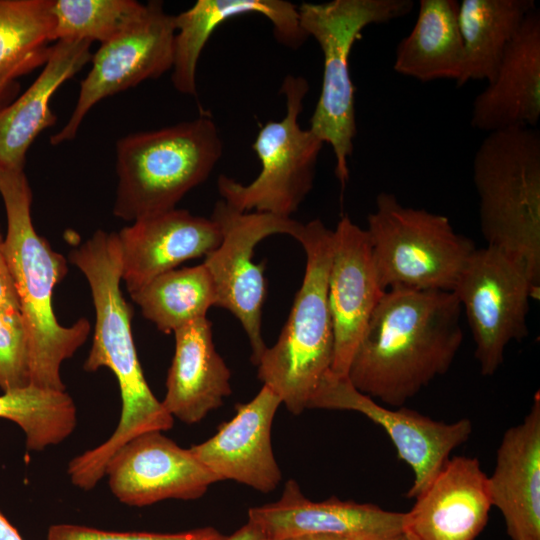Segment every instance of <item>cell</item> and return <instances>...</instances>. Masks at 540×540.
<instances>
[{
	"mask_svg": "<svg viewBox=\"0 0 540 540\" xmlns=\"http://www.w3.org/2000/svg\"><path fill=\"white\" fill-rule=\"evenodd\" d=\"M461 312L451 291L386 290L352 357L348 380L382 405L404 406L450 369L463 340Z\"/></svg>",
	"mask_w": 540,
	"mask_h": 540,
	"instance_id": "6da1fadb",
	"label": "cell"
},
{
	"mask_svg": "<svg viewBox=\"0 0 540 540\" xmlns=\"http://www.w3.org/2000/svg\"><path fill=\"white\" fill-rule=\"evenodd\" d=\"M68 260L88 281L95 309L93 342L83 369L112 371L119 384L122 408L113 434L89 449L93 467L104 469L112 455L132 438L150 431H167L173 417L148 386L138 360L131 320L133 309L121 291V256L117 233L101 229L72 249Z\"/></svg>",
	"mask_w": 540,
	"mask_h": 540,
	"instance_id": "7a4b0ae2",
	"label": "cell"
},
{
	"mask_svg": "<svg viewBox=\"0 0 540 540\" xmlns=\"http://www.w3.org/2000/svg\"><path fill=\"white\" fill-rule=\"evenodd\" d=\"M0 196L7 218L4 250L28 337L30 384L65 391L61 365L84 344L91 325L86 318L68 327L57 321L53 291L68 272V260L33 226L32 191L24 170L0 169Z\"/></svg>",
	"mask_w": 540,
	"mask_h": 540,
	"instance_id": "3957f363",
	"label": "cell"
},
{
	"mask_svg": "<svg viewBox=\"0 0 540 540\" xmlns=\"http://www.w3.org/2000/svg\"><path fill=\"white\" fill-rule=\"evenodd\" d=\"M480 231L487 246L523 263L540 286V133L532 127L489 132L472 164Z\"/></svg>",
	"mask_w": 540,
	"mask_h": 540,
	"instance_id": "277c9868",
	"label": "cell"
},
{
	"mask_svg": "<svg viewBox=\"0 0 540 540\" xmlns=\"http://www.w3.org/2000/svg\"><path fill=\"white\" fill-rule=\"evenodd\" d=\"M113 214L134 222L169 211L207 180L222 157L223 142L213 119L128 134L116 142Z\"/></svg>",
	"mask_w": 540,
	"mask_h": 540,
	"instance_id": "5b68a950",
	"label": "cell"
},
{
	"mask_svg": "<svg viewBox=\"0 0 540 540\" xmlns=\"http://www.w3.org/2000/svg\"><path fill=\"white\" fill-rule=\"evenodd\" d=\"M306 254L302 284L290 314L273 346L266 348L258 378L299 415L322 378L330 371L334 334L328 305V275L333 252V230L319 219L302 224L295 238Z\"/></svg>",
	"mask_w": 540,
	"mask_h": 540,
	"instance_id": "8992f818",
	"label": "cell"
},
{
	"mask_svg": "<svg viewBox=\"0 0 540 540\" xmlns=\"http://www.w3.org/2000/svg\"><path fill=\"white\" fill-rule=\"evenodd\" d=\"M413 7L411 0H332L298 6L300 26L317 41L324 58L321 92L309 129L331 146L342 187L349 178L348 159L357 133L349 70L352 47L367 26L403 17Z\"/></svg>",
	"mask_w": 540,
	"mask_h": 540,
	"instance_id": "52a82bcc",
	"label": "cell"
},
{
	"mask_svg": "<svg viewBox=\"0 0 540 540\" xmlns=\"http://www.w3.org/2000/svg\"><path fill=\"white\" fill-rule=\"evenodd\" d=\"M381 288L453 291L476 250L441 214L406 207L393 193L376 196L365 229Z\"/></svg>",
	"mask_w": 540,
	"mask_h": 540,
	"instance_id": "ba28073f",
	"label": "cell"
},
{
	"mask_svg": "<svg viewBox=\"0 0 540 540\" xmlns=\"http://www.w3.org/2000/svg\"><path fill=\"white\" fill-rule=\"evenodd\" d=\"M308 91L304 77L284 78L280 93L285 96L286 113L279 121L265 123L252 144L261 165L259 174L248 184L218 177V191L230 207L290 218L310 193L324 143L298 121Z\"/></svg>",
	"mask_w": 540,
	"mask_h": 540,
	"instance_id": "9c48e42d",
	"label": "cell"
},
{
	"mask_svg": "<svg viewBox=\"0 0 540 540\" xmlns=\"http://www.w3.org/2000/svg\"><path fill=\"white\" fill-rule=\"evenodd\" d=\"M452 292L465 311L480 373L492 376L509 343L529 334L530 301L539 299L540 286L519 260L486 246L473 252Z\"/></svg>",
	"mask_w": 540,
	"mask_h": 540,
	"instance_id": "30bf717a",
	"label": "cell"
},
{
	"mask_svg": "<svg viewBox=\"0 0 540 540\" xmlns=\"http://www.w3.org/2000/svg\"><path fill=\"white\" fill-rule=\"evenodd\" d=\"M211 218L219 225L222 238L203 264L214 283L216 306L240 322L250 342L251 362L257 366L267 348L262 336L266 282L265 262H254V249L274 234L295 239L303 223L291 217L237 211L222 199L215 203Z\"/></svg>",
	"mask_w": 540,
	"mask_h": 540,
	"instance_id": "8fae6325",
	"label": "cell"
},
{
	"mask_svg": "<svg viewBox=\"0 0 540 540\" xmlns=\"http://www.w3.org/2000/svg\"><path fill=\"white\" fill-rule=\"evenodd\" d=\"M175 34L174 15L165 12L161 1H149L136 22L92 54L74 110L50 143L74 139L87 113L104 98L171 70Z\"/></svg>",
	"mask_w": 540,
	"mask_h": 540,
	"instance_id": "7c38bea8",
	"label": "cell"
},
{
	"mask_svg": "<svg viewBox=\"0 0 540 540\" xmlns=\"http://www.w3.org/2000/svg\"><path fill=\"white\" fill-rule=\"evenodd\" d=\"M308 408L358 412L379 425L392 441L398 457L413 472L406 497L418 496L437 475L452 452L468 441L473 424L467 418L434 420L417 411L388 407L357 390L347 377L328 372L313 393Z\"/></svg>",
	"mask_w": 540,
	"mask_h": 540,
	"instance_id": "4fadbf2b",
	"label": "cell"
},
{
	"mask_svg": "<svg viewBox=\"0 0 540 540\" xmlns=\"http://www.w3.org/2000/svg\"><path fill=\"white\" fill-rule=\"evenodd\" d=\"M109 487L123 504L143 507L165 499L194 500L217 478L161 431L142 433L121 446L105 467Z\"/></svg>",
	"mask_w": 540,
	"mask_h": 540,
	"instance_id": "5bb4252c",
	"label": "cell"
},
{
	"mask_svg": "<svg viewBox=\"0 0 540 540\" xmlns=\"http://www.w3.org/2000/svg\"><path fill=\"white\" fill-rule=\"evenodd\" d=\"M379 285L368 234L347 216L333 230L328 275L334 353L330 373L347 377L355 350L384 294Z\"/></svg>",
	"mask_w": 540,
	"mask_h": 540,
	"instance_id": "9a60e30c",
	"label": "cell"
},
{
	"mask_svg": "<svg viewBox=\"0 0 540 540\" xmlns=\"http://www.w3.org/2000/svg\"><path fill=\"white\" fill-rule=\"evenodd\" d=\"M281 404L279 396L263 385L249 402L236 405L233 418L214 436L189 449L218 481L233 480L271 492L282 478L271 443L273 419Z\"/></svg>",
	"mask_w": 540,
	"mask_h": 540,
	"instance_id": "2e32d148",
	"label": "cell"
},
{
	"mask_svg": "<svg viewBox=\"0 0 540 540\" xmlns=\"http://www.w3.org/2000/svg\"><path fill=\"white\" fill-rule=\"evenodd\" d=\"M210 217L172 209L140 218L117 233L122 281L132 294L181 263L206 256L221 242Z\"/></svg>",
	"mask_w": 540,
	"mask_h": 540,
	"instance_id": "e0dca14e",
	"label": "cell"
},
{
	"mask_svg": "<svg viewBox=\"0 0 540 540\" xmlns=\"http://www.w3.org/2000/svg\"><path fill=\"white\" fill-rule=\"evenodd\" d=\"M405 512L404 531L415 540H475L492 508L488 476L479 460L450 457Z\"/></svg>",
	"mask_w": 540,
	"mask_h": 540,
	"instance_id": "ac0fdd59",
	"label": "cell"
},
{
	"mask_svg": "<svg viewBox=\"0 0 540 540\" xmlns=\"http://www.w3.org/2000/svg\"><path fill=\"white\" fill-rule=\"evenodd\" d=\"M248 520L258 524L273 540L305 534H335L366 540H395L404 531L405 512H393L369 503L341 501L335 497L314 502L305 497L293 479L281 497L252 507Z\"/></svg>",
	"mask_w": 540,
	"mask_h": 540,
	"instance_id": "d6986e66",
	"label": "cell"
},
{
	"mask_svg": "<svg viewBox=\"0 0 540 540\" xmlns=\"http://www.w3.org/2000/svg\"><path fill=\"white\" fill-rule=\"evenodd\" d=\"M488 488L510 538L540 540L539 392L524 419L505 431Z\"/></svg>",
	"mask_w": 540,
	"mask_h": 540,
	"instance_id": "ffe728a7",
	"label": "cell"
},
{
	"mask_svg": "<svg viewBox=\"0 0 540 540\" xmlns=\"http://www.w3.org/2000/svg\"><path fill=\"white\" fill-rule=\"evenodd\" d=\"M540 119V11L526 17L494 78L474 99L471 126L487 133L534 128Z\"/></svg>",
	"mask_w": 540,
	"mask_h": 540,
	"instance_id": "44dd1931",
	"label": "cell"
},
{
	"mask_svg": "<svg viewBox=\"0 0 540 540\" xmlns=\"http://www.w3.org/2000/svg\"><path fill=\"white\" fill-rule=\"evenodd\" d=\"M260 14L273 27L283 45L298 48L308 38L299 22L298 7L285 0H197L174 15L176 34L171 81L181 94H197L196 73L200 54L208 39L225 21L244 14Z\"/></svg>",
	"mask_w": 540,
	"mask_h": 540,
	"instance_id": "7402d4cb",
	"label": "cell"
},
{
	"mask_svg": "<svg viewBox=\"0 0 540 540\" xmlns=\"http://www.w3.org/2000/svg\"><path fill=\"white\" fill-rule=\"evenodd\" d=\"M174 336L175 352L161 402L173 418L195 424L232 393L231 371L215 348L207 317L177 329Z\"/></svg>",
	"mask_w": 540,
	"mask_h": 540,
	"instance_id": "603a6c76",
	"label": "cell"
},
{
	"mask_svg": "<svg viewBox=\"0 0 540 540\" xmlns=\"http://www.w3.org/2000/svg\"><path fill=\"white\" fill-rule=\"evenodd\" d=\"M90 46L86 40L54 42L30 87L17 100L0 107V169L24 170L31 144L55 124L56 115L50 108L52 96L91 61Z\"/></svg>",
	"mask_w": 540,
	"mask_h": 540,
	"instance_id": "cb8c5ba5",
	"label": "cell"
},
{
	"mask_svg": "<svg viewBox=\"0 0 540 540\" xmlns=\"http://www.w3.org/2000/svg\"><path fill=\"white\" fill-rule=\"evenodd\" d=\"M456 0H420L411 32L398 43L393 69L420 82L456 81L464 69V45Z\"/></svg>",
	"mask_w": 540,
	"mask_h": 540,
	"instance_id": "d4e9b609",
	"label": "cell"
},
{
	"mask_svg": "<svg viewBox=\"0 0 540 540\" xmlns=\"http://www.w3.org/2000/svg\"><path fill=\"white\" fill-rule=\"evenodd\" d=\"M536 8L533 0H463L459 3L458 20L465 60L458 86L471 80L490 82L509 44Z\"/></svg>",
	"mask_w": 540,
	"mask_h": 540,
	"instance_id": "484cf974",
	"label": "cell"
},
{
	"mask_svg": "<svg viewBox=\"0 0 540 540\" xmlns=\"http://www.w3.org/2000/svg\"><path fill=\"white\" fill-rule=\"evenodd\" d=\"M143 316L169 334L204 317L216 306V291L203 263L165 272L130 294Z\"/></svg>",
	"mask_w": 540,
	"mask_h": 540,
	"instance_id": "4316f807",
	"label": "cell"
},
{
	"mask_svg": "<svg viewBox=\"0 0 540 540\" xmlns=\"http://www.w3.org/2000/svg\"><path fill=\"white\" fill-rule=\"evenodd\" d=\"M145 9L146 4L135 0H52L51 41L75 39L103 44L136 22Z\"/></svg>",
	"mask_w": 540,
	"mask_h": 540,
	"instance_id": "83f0119b",
	"label": "cell"
},
{
	"mask_svg": "<svg viewBox=\"0 0 540 540\" xmlns=\"http://www.w3.org/2000/svg\"><path fill=\"white\" fill-rule=\"evenodd\" d=\"M52 0H0V72L52 43Z\"/></svg>",
	"mask_w": 540,
	"mask_h": 540,
	"instance_id": "f1b7e54d",
	"label": "cell"
},
{
	"mask_svg": "<svg viewBox=\"0 0 540 540\" xmlns=\"http://www.w3.org/2000/svg\"><path fill=\"white\" fill-rule=\"evenodd\" d=\"M29 385V345L21 312L0 307V389L8 392Z\"/></svg>",
	"mask_w": 540,
	"mask_h": 540,
	"instance_id": "f546056e",
	"label": "cell"
},
{
	"mask_svg": "<svg viewBox=\"0 0 540 540\" xmlns=\"http://www.w3.org/2000/svg\"><path fill=\"white\" fill-rule=\"evenodd\" d=\"M49 416L50 401L40 388L29 385L0 395V418L16 423L28 438L43 431Z\"/></svg>",
	"mask_w": 540,
	"mask_h": 540,
	"instance_id": "4dcf8cb0",
	"label": "cell"
},
{
	"mask_svg": "<svg viewBox=\"0 0 540 540\" xmlns=\"http://www.w3.org/2000/svg\"><path fill=\"white\" fill-rule=\"evenodd\" d=\"M213 527L196 528L178 533L114 532L74 524L52 525L47 540H221Z\"/></svg>",
	"mask_w": 540,
	"mask_h": 540,
	"instance_id": "1f68e13d",
	"label": "cell"
},
{
	"mask_svg": "<svg viewBox=\"0 0 540 540\" xmlns=\"http://www.w3.org/2000/svg\"><path fill=\"white\" fill-rule=\"evenodd\" d=\"M49 52L50 47L47 50L33 54L1 71L0 101H2L4 96L8 93L18 77L31 72L37 67L43 66L48 58Z\"/></svg>",
	"mask_w": 540,
	"mask_h": 540,
	"instance_id": "d6a6232c",
	"label": "cell"
},
{
	"mask_svg": "<svg viewBox=\"0 0 540 540\" xmlns=\"http://www.w3.org/2000/svg\"><path fill=\"white\" fill-rule=\"evenodd\" d=\"M0 307L20 311V301L4 250L0 231Z\"/></svg>",
	"mask_w": 540,
	"mask_h": 540,
	"instance_id": "836d02e7",
	"label": "cell"
},
{
	"mask_svg": "<svg viewBox=\"0 0 540 540\" xmlns=\"http://www.w3.org/2000/svg\"><path fill=\"white\" fill-rule=\"evenodd\" d=\"M221 540H273L258 524L248 520L245 525Z\"/></svg>",
	"mask_w": 540,
	"mask_h": 540,
	"instance_id": "e575fe53",
	"label": "cell"
},
{
	"mask_svg": "<svg viewBox=\"0 0 540 540\" xmlns=\"http://www.w3.org/2000/svg\"><path fill=\"white\" fill-rule=\"evenodd\" d=\"M0 540H24L17 529L0 511Z\"/></svg>",
	"mask_w": 540,
	"mask_h": 540,
	"instance_id": "d590c367",
	"label": "cell"
},
{
	"mask_svg": "<svg viewBox=\"0 0 540 540\" xmlns=\"http://www.w3.org/2000/svg\"><path fill=\"white\" fill-rule=\"evenodd\" d=\"M283 540H366L362 538L349 537L335 534H305Z\"/></svg>",
	"mask_w": 540,
	"mask_h": 540,
	"instance_id": "8d00e7d4",
	"label": "cell"
},
{
	"mask_svg": "<svg viewBox=\"0 0 540 540\" xmlns=\"http://www.w3.org/2000/svg\"><path fill=\"white\" fill-rule=\"evenodd\" d=\"M395 540H415V539L410 534L403 531V533L398 538H396Z\"/></svg>",
	"mask_w": 540,
	"mask_h": 540,
	"instance_id": "74e56055",
	"label": "cell"
}]
</instances>
